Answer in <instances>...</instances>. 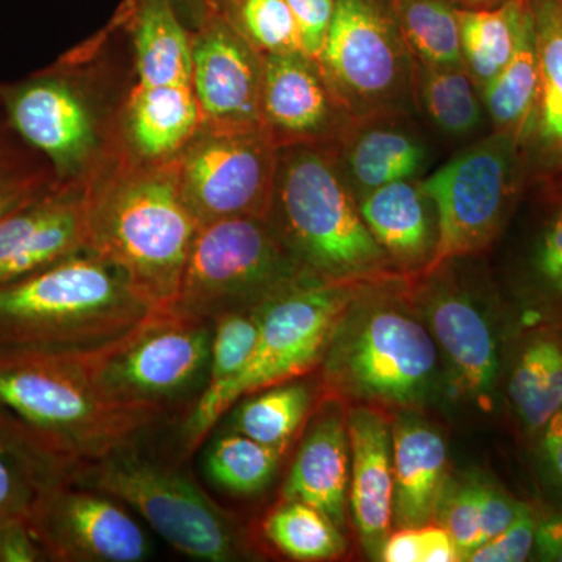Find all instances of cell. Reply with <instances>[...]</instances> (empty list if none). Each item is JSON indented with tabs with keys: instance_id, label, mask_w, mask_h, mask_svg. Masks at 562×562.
Segmentation results:
<instances>
[{
	"instance_id": "obj_1",
	"label": "cell",
	"mask_w": 562,
	"mask_h": 562,
	"mask_svg": "<svg viewBox=\"0 0 562 562\" xmlns=\"http://www.w3.org/2000/svg\"><path fill=\"white\" fill-rule=\"evenodd\" d=\"M95 358L0 350V438L43 483L69 480L133 446L165 414L111 398L95 376Z\"/></svg>"
},
{
	"instance_id": "obj_2",
	"label": "cell",
	"mask_w": 562,
	"mask_h": 562,
	"mask_svg": "<svg viewBox=\"0 0 562 562\" xmlns=\"http://www.w3.org/2000/svg\"><path fill=\"white\" fill-rule=\"evenodd\" d=\"M91 251L0 284V350L99 357L161 316Z\"/></svg>"
},
{
	"instance_id": "obj_3",
	"label": "cell",
	"mask_w": 562,
	"mask_h": 562,
	"mask_svg": "<svg viewBox=\"0 0 562 562\" xmlns=\"http://www.w3.org/2000/svg\"><path fill=\"white\" fill-rule=\"evenodd\" d=\"M87 251L124 272L140 299L171 313L199 225L176 168L131 173L83 201Z\"/></svg>"
},
{
	"instance_id": "obj_4",
	"label": "cell",
	"mask_w": 562,
	"mask_h": 562,
	"mask_svg": "<svg viewBox=\"0 0 562 562\" xmlns=\"http://www.w3.org/2000/svg\"><path fill=\"white\" fill-rule=\"evenodd\" d=\"M269 221L303 271L333 281L401 276L362 220L331 149H279Z\"/></svg>"
},
{
	"instance_id": "obj_5",
	"label": "cell",
	"mask_w": 562,
	"mask_h": 562,
	"mask_svg": "<svg viewBox=\"0 0 562 562\" xmlns=\"http://www.w3.org/2000/svg\"><path fill=\"white\" fill-rule=\"evenodd\" d=\"M369 281L344 312L322 358L324 382L336 394L387 406L427 401L438 375L430 330L387 290Z\"/></svg>"
},
{
	"instance_id": "obj_6",
	"label": "cell",
	"mask_w": 562,
	"mask_h": 562,
	"mask_svg": "<svg viewBox=\"0 0 562 562\" xmlns=\"http://www.w3.org/2000/svg\"><path fill=\"white\" fill-rule=\"evenodd\" d=\"M68 482L132 506L192 560L231 562L246 557L241 530L231 514L183 473L136 452V443L85 465Z\"/></svg>"
},
{
	"instance_id": "obj_7",
	"label": "cell",
	"mask_w": 562,
	"mask_h": 562,
	"mask_svg": "<svg viewBox=\"0 0 562 562\" xmlns=\"http://www.w3.org/2000/svg\"><path fill=\"white\" fill-rule=\"evenodd\" d=\"M303 272L266 217L211 222L195 235L171 314L213 324L268 301Z\"/></svg>"
},
{
	"instance_id": "obj_8",
	"label": "cell",
	"mask_w": 562,
	"mask_h": 562,
	"mask_svg": "<svg viewBox=\"0 0 562 562\" xmlns=\"http://www.w3.org/2000/svg\"><path fill=\"white\" fill-rule=\"evenodd\" d=\"M520 143L491 132L422 179L435 206L438 238L420 277L479 254L501 235L527 183Z\"/></svg>"
},
{
	"instance_id": "obj_9",
	"label": "cell",
	"mask_w": 562,
	"mask_h": 562,
	"mask_svg": "<svg viewBox=\"0 0 562 562\" xmlns=\"http://www.w3.org/2000/svg\"><path fill=\"white\" fill-rule=\"evenodd\" d=\"M317 65L351 120L413 113V57L390 0H336Z\"/></svg>"
},
{
	"instance_id": "obj_10",
	"label": "cell",
	"mask_w": 562,
	"mask_h": 562,
	"mask_svg": "<svg viewBox=\"0 0 562 562\" xmlns=\"http://www.w3.org/2000/svg\"><path fill=\"white\" fill-rule=\"evenodd\" d=\"M366 283L303 272L262 302L257 347L241 375L221 395L220 416L239 398L290 382L319 364L336 325Z\"/></svg>"
},
{
	"instance_id": "obj_11",
	"label": "cell",
	"mask_w": 562,
	"mask_h": 562,
	"mask_svg": "<svg viewBox=\"0 0 562 562\" xmlns=\"http://www.w3.org/2000/svg\"><path fill=\"white\" fill-rule=\"evenodd\" d=\"M213 324L161 314L117 349L95 358L102 390L114 401L166 412L210 366Z\"/></svg>"
},
{
	"instance_id": "obj_12",
	"label": "cell",
	"mask_w": 562,
	"mask_h": 562,
	"mask_svg": "<svg viewBox=\"0 0 562 562\" xmlns=\"http://www.w3.org/2000/svg\"><path fill=\"white\" fill-rule=\"evenodd\" d=\"M279 149L265 132H213L177 165L184 201L199 225L271 213Z\"/></svg>"
},
{
	"instance_id": "obj_13",
	"label": "cell",
	"mask_w": 562,
	"mask_h": 562,
	"mask_svg": "<svg viewBox=\"0 0 562 562\" xmlns=\"http://www.w3.org/2000/svg\"><path fill=\"white\" fill-rule=\"evenodd\" d=\"M44 557L58 562H139L146 532L121 502L68 480L41 484L27 517Z\"/></svg>"
},
{
	"instance_id": "obj_14",
	"label": "cell",
	"mask_w": 562,
	"mask_h": 562,
	"mask_svg": "<svg viewBox=\"0 0 562 562\" xmlns=\"http://www.w3.org/2000/svg\"><path fill=\"white\" fill-rule=\"evenodd\" d=\"M262 55L213 9L192 41V91L213 132H262Z\"/></svg>"
},
{
	"instance_id": "obj_15",
	"label": "cell",
	"mask_w": 562,
	"mask_h": 562,
	"mask_svg": "<svg viewBox=\"0 0 562 562\" xmlns=\"http://www.w3.org/2000/svg\"><path fill=\"white\" fill-rule=\"evenodd\" d=\"M262 132L277 149L314 146L335 149L351 117L312 58L262 55Z\"/></svg>"
},
{
	"instance_id": "obj_16",
	"label": "cell",
	"mask_w": 562,
	"mask_h": 562,
	"mask_svg": "<svg viewBox=\"0 0 562 562\" xmlns=\"http://www.w3.org/2000/svg\"><path fill=\"white\" fill-rule=\"evenodd\" d=\"M428 330L449 362L457 390L490 406L501 373V353L494 328L471 295L432 281L425 295Z\"/></svg>"
},
{
	"instance_id": "obj_17",
	"label": "cell",
	"mask_w": 562,
	"mask_h": 562,
	"mask_svg": "<svg viewBox=\"0 0 562 562\" xmlns=\"http://www.w3.org/2000/svg\"><path fill=\"white\" fill-rule=\"evenodd\" d=\"M347 428L351 517L366 554L380 561L392 524V427L379 409L357 406L347 416Z\"/></svg>"
},
{
	"instance_id": "obj_18",
	"label": "cell",
	"mask_w": 562,
	"mask_h": 562,
	"mask_svg": "<svg viewBox=\"0 0 562 562\" xmlns=\"http://www.w3.org/2000/svg\"><path fill=\"white\" fill-rule=\"evenodd\" d=\"M412 114L395 111L351 120L333 149L358 201L384 184L420 179L430 149L414 128Z\"/></svg>"
},
{
	"instance_id": "obj_19",
	"label": "cell",
	"mask_w": 562,
	"mask_h": 562,
	"mask_svg": "<svg viewBox=\"0 0 562 562\" xmlns=\"http://www.w3.org/2000/svg\"><path fill=\"white\" fill-rule=\"evenodd\" d=\"M541 85L520 140L528 180L562 184V0H528Z\"/></svg>"
},
{
	"instance_id": "obj_20",
	"label": "cell",
	"mask_w": 562,
	"mask_h": 562,
	"mask_svg": "<svg viewBox=\"0 0 562 562\" xmlns=\"http://www.w3.org/2000/svg\"><path fill=\"white\" fill-rule=\"evenodd\" d=\"M85 250L83 202L25 203L0 220V284L24 279Z\"/></svg>"
},
{
	"instance_id": "obj_21",
	"label": "cell",
	"mask_w": 562,
	"mask_h": 562,
	"mask_svg": "<svg viewBox=\"0 0 562 562\" xmlns=\"http://www.w3.org/2000/svg\"><path fill=\"white\" fill-rule=\"evenodd\" d=\"M392 522L419 528L436 519L449 486V453L441 432L413 414L392 425Z\"/></svg>"
},
{
	"instance_id": "obj_22",
	"label": "cell",
	"mask_w": 562,
	"mask_h": 562,
	"mask_svg": "<svg viewBox=\"0 0 562 562\" xmlns=\"http://www.w3.org/2000/svg\"><path fill=\"white\" fill-rule=\"evenodd\" d=\"M350 487V442L347 417L338 403H327L306 430L281 501L308 503L341 528L346 525Z\"/></svg>"
},
{
	"instance_id": "obj_23",
	"label": "cell",
	"mask_w": 562,
	"mask_h": 562,
	"mask_svg": "<svg viewBox=\"0 0 562 562\" xmlns=\"http://www.w3.org/2000/svg\"><path fill=\"white\" fill-rule=\"evenodd\" d=\"M362 220L401 276L424 272L438 238L435 206L422 179L394 181L360 199Z\"/></svg>"
},
{
	"instance_id": "obj_24",
	"label": "cell",
	"mask_w": 562,
	"mask_h": 562,
	"mask_svg": "<svg viewBox=\"0 0 562 562\" xmlns=\"http://www.w3.org/2000/svg\"><path fill=\"white\" fill-rule=\"evenodd\" d=\"M11 121L60 171H72L95 144L91 114L76 92L58 81H38L14 95Z\"/></svg>"
},
{
	"instance_id": "obj_25",
	"label": "cell",
	"mask_w": 562,
	"mask_h": 562,
	"mask_svg": "<svg viewBox=\"0 0 562 562\" xmlns=\"http://www.w3.org/2000/svg\"><path fill=\"white\" fill-rule=\"evenodd\" d=\"M506 395L524 435L536 441L562 408V325H543L524 339Z\"/></svg>"
},
{
	"instance_id": "obj_26",
	"label": "cell",
	"mask_w": 562,
	"mask_h": 562,
	"mask_svg": "<svg viewBox=\"0 0 562 562\" xmlns=\"http://www.w3.org/2000/svg\"><path fill=\"white\" fill-rule=\"evenodd\" d=\"M261 308L262 303L222 314L213 322L209 382L183 428L188 450H194L221 419V395L249 364L260 336Z\"/></svg>"
},
{
	"instance_id": "obj_27",
	"label": "cell",
	"mask_w": 562,
	"mask_h": 562,
	"mask_svg": "<svg viewBox=\"0 0 562 562\" xmlns=\"http://www.w3.org/2000/svg\"><path fill=\"white\" fill-rule=\"evenodd\" d=\"M135 47L139 87H192V41L172 0H138Z\"/></svg>"
},
{
	"instance_id": "obj_28",
	"label": "cell",
	"mask_w": 562,
	"mask_h": 562,
	"mask_svg": "<svg viewBox=\"0 0 562 562\" xmlns=\"http://www.w3.org/2000/svg\"><path fill=\"white\" fill-rule=\"evenodd\" d=\"M530 20L528 0H503L490 9L461 10L462 65L480 92L512 61Z\"/></svg>"
},
{
	"instance_id": "obj_29",
	"label": "cell",
	"mask_w": 562,
	"mask_h": 562,
	"mask_svg": "<svg viewBox=\"0 0 562 562\" xmlns=\"http://www.w3.org/2000/svg\"><path fill=\"white\" fill-rule=\"evenodd\" d=\"M412 90L414 106L449 138H468L483 124L482 94L464 65H425L413 58Z\"/></svg>"
},
{
	"instance_id": "obj_30",
	"label": "cell",
	"mask_w": 562,
	"mask_h": 562,
	"mask_svg": "<svg viewBox=\"0 0 562 562\" xmlns=\"http://www.w3.org/2000/svg\"><path fill=\"white\" fill-rule=\"evenodd\" d=\"M201 121L192 87L136 88L131 106V133L136 149L149 158H162L181 149Z\"/></svg>"
},
{
	"instance_id": "obj_31",
	"label": "cell",
	"mask_w": 562,
	"mask_h": 562,
	"mask_svg": "<svg viewBox=\"0 0 562 562\" xmlns=\"http://www.w3.org/2000/svg\"><path fill=\"white\" fill-rule=\"evenodd\" d=\"M539 85L541 69L531 18L512 61L480 92L492 132L506 133L520 143L538 101Z\"/></svg>"
},
{
	"instance_id": "obj_32",
	"label": "cell",
	"mask_w": 562,
	"mask_h": 562,
	"mask_svg": "<svg viewBox=\"0 0 562 562\" xmlns=\"http://www.w3.org/2000/svg\"><path fill=\"white\" fill-rule=\"evenodd\" d=\"M392 13L414 60L462 65L461 9L449 0H390Z\"/></svg>"
},
{
	"instance_id": "obj_33",
	"label": "cell",
	"mask_w": 562,
	"mask_h": 562,
	"mask_svg": "<svg viewBox=\"0 0 562 562\" xmlns=\"http://www.w3.org/2000/svg\"><path fill=\"white\" fill-rule=\"evenodd\" d=\"M262 528L272 546L294 561L336 560L347 549L341 528L308 503L281 501Z\"/></svg>"
},
{
	"instance_id": "obj_34",
	"label": "cell",
	"mask_w": 562,
	"mask_h": 562,
	"mask_svg": "<svg viewBox=\"0 0 562 562\" xmlns=\"http://www.w3.org/2000/svg\"><path fill=\"white\" fill-rule=\"evenodd\" d=\"M254 392L236 413L238 432L284 453L312 405L306 384L292 383Z\"/></svg>"
},
{
	"instance_id": "obj_35",
	"label": "cell",
	"mask_w": 562,
	"mask_h": 562,
	"mask_svg": "<svg viewBox=\"0 0 562 562\" xmlns=\"http://www.w3.org/2000/svg\"><path fill=\"white\" fill-rule=\"evenodd\" d=\"M281 457L280 450L235 432L214 443L206 457V472L224 490L249 497L271 484Z\"/></svg>"
},
{
	"instance_id": "obj_36",
	"label": "cell",
	"mask_w": 562,
	"mask_h": 562,
	"mask_svg": "<svg viewBox=\"0 0 562 562\" xmlns=\"http://www.w3.org/2000/svg\"><path fill=\"white\" fill-rule=\"evenodd\" d=\"M213 9L258 54H303L301 33L286 0H214Z\"/></svg>"
},
{
	"instance_id": "obj_37",
	"label": "cell",
	"mask_w": 562,
	"mask_h": 562,
	"mask_svg": "<svg viewBox=\"0 0 562 562\" xmlns=\"http://www.w3.org/2000/svg\"><path fill=\"white\" fill-rule=\"evenodd\" d=\"M436 517L452 538L460 561H468L469 554L482 546L479 482L457 486L449 483Z\"/></svg>"
},
{
	"instance_id": "obj_38",
	"label": "cell",
	"mask_w": 562,
	"mask_h": 562,
	"mask_svg": "<svg viewBox=\"0 0 562 562\" xmlns=\"http://www.w3.org/2000/svg\"><path fill=\"white\" fill-rule=\"evenodd\" d=\"M41 482L27 462L0 438V527L25 520Z\"/></svg>"
},
{
	"instance_id": "obj_39",
	"label": "cell",
	"mask_w": 562,
	"mask_h": 562,
	"mask_svg": "<svg viewBox=\"0 0 562 562\" xmlns=\"http://www.w3.org/2000/svg\"><path fill=\"white\" fill-rule=\"evenodd\" d=\"M531 273L542 297L562 312V203L536 241Z\"/></svg>"
},
{
	"instance_id": "obj_40",
	"label": "cell",
	"mask_w": 562,
	"mask_h": 562,
	"mask_svg": "<svg viewBox=\"0 0 562 562\" xmlns=\"http://www.w3.org/2000/svg\"><path fill=\"white\" fill-rule=\"evenodd\" d=\"M536 516L535 506L524 502L519 516L505 531L483 543L469 554L471 562H522L530 560L535 546Z\"/></svg>"
},
{
	"instance_id": "obj_41",
	"label": "cell",
	"mask_w": 562,
	"mask_h": 562,
	"mask_svg": "<svg viewBox=\"0 0 562 562\" xmlns=\"http://www.w3.org/2000/svg\"><path fill=\"white\" fill-rule=\"evenodd\" d=\"M286 2L301 33L303 54L317 63L324 49L333 14H335L336 0H286Z\"/></svg>"
},
{
	"instance_id": "obj_42",
	"label": "cell",
	"mask_w": 562,
	"mask_h": 562,
	"mask_svg": "<svg viewBox=\"0 0 562 562\" xmlns=\"http://www.w3.org/2000/svg\"><path fill=\"white\" fill-rule=\"evenodd\" d=\"M479 502L482 546L505 531L519 516L524 505V502L517 501L497 484L480 482V480Z\"/></svg>"
},
{
	"instance_id": "obj_43",
	"label": "cell",
	"mask_w": 562,
	"mask_h": 562,
	"mask_svg": "<svg viewBox=\"0 0 562 562\" xmlns=\"http://www.w3.org/2000/svg\"><path fill=\"white\" fill-rule=\"evenodd\" d=\"M535 442L543 480L562 497V408L543 427Z\"/></svg>"
},
{
	"instance_id": "obj_44",
	"label": "cell",
	"mask_w": 562,
	"mask_h": 562,
	"mask_svg": "<svg viewBox=\"0 0 562 562\" xmlns=\"http://www.w3.org/2000/svg\"><path fill=\"white\" fill-rule=\"evenodd\" d=\"M44 553L25 520H13L0 527V562L43 560Z\"/></svg>"
},
{
	"instance_id": "obj_45",
	"label": "cell",
	"mask_w": 562,
	"mask_h": 562,
	"mask_svg": "<svg viewBox=\"0 0 562 562\" xmlns=\"http://www.w3.org/2000/svg\"><path fill=\"white\" fill-rule=\"evenodd\" d=\"M536 516L538 522L531 552L532 560L562 562V509H536Z\"/></svg>"
},
{
	"instance_id": "obj_46",
	"label": "cell",
	"mask_w": 562,
	"mask_h": 562,
	"mask_svg": "<svg viewBox=\"0 0 562 562\" xmlns=\"http://www.w3.org/2000/svg\"><path fill=\"white\" fill-rule=\"evenodd\" d=\"M384 562H422V538L419 528H398L384 542Z\"/></svg>"
},
{
	"instance_id": "obj_47",
	"label": "cell",
	"mask_w": 562,
	"mask_h": 562,
	"mask_svg": "<svg viewBox=\"0 0 562 562\" xmlns=\"http://www.w3.org/2000/svg\"><path fill=\"white\" fill-rule=\"evenodd\" d=\"M420 538L422 562L460 561L452 538L441 525H424L420 527Z\"/></svg>"
},
{
	"instance_id": "obj_48",
	"label": "cell",
	"mask_w": 562,
	"mask_h": 562,
	"mask_svg": "<svg viewBox=\"0 0 562 562\" xmlns=\"http://www.w3.org/2000/svg\"><path fill=\"white\" fill-rule=\"evenodd\" d=\"M24 205V191L20 188H0V220Z\"/></svg>"
},
{
	"instance_id": "obj_49",
	"label": "cell",
	"mask_w": 562,
	"mask_h": 562,
	"mask_svg": "<svg viewBox=\"0 0 562 562\" xmlns=\"http://www.w3.org/2000/svg\"><path fill=\"white\" fill-rule=\"evenodd\" d=\"M172 2L173 5H176V2H179L184 9L188 7V9L195 11V13H199V16H202V20H205L206 14L213 10V0H172Z\"/></svg>"
},
{
	"instance_id": "obj_50",
	"label": "cell",
	"mask_w": 562,
	"mask_h": 562,
	"mask_svg": "<svg viewBox=\"0 0 562 562\" xmlns=\"http://www.w3.org/2000/svg\"><path fill=\"white\" fill-rule=\"evenodd\" d=\"M449 2L461 10H479L498 5L503 0H449Z\"/></svg>"
},
{
	"instance_id": "obj_51",
	"label": "cell",
	"mask_w": 562,
	"mask_h": 562,
	"mask_svg": "<svg viewBox=\"0 0 562 562\" xmlns=\"http://www.w3.org/2000/svg\"><path fill=\"white\" fill-rule=\"evenodd\" d=\"M213 3H214V0H213Z\"/></svg>"
}]
</instances>
